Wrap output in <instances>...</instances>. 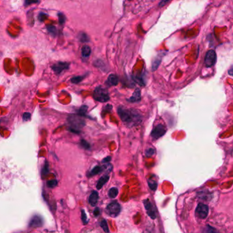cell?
I'll return each instance as SVG.
<instances>
[{"label":"cell","instance_id":"6da1fadb","mask_svg":"<svg viewBox=\"0 0 233 233\" xmlns=\"http://www.w3.org/2000/svg\"><path fill=\"white\" fill-rule=\"evenodd\" d=\"M118 114L122 121L128 125H137L141 121V116L139 113L134 110L119 107L118 109Z\"/></svg>","mask_w":233,"mask_h":233},{"label":"cell","instance_id":"7a4b0ae2","mask_svg":"<svg viewBox=\"0 0 233 233\" xmlns=\"http://www.w3.org/2000/svg\"><path fill=\"white\" fill-rule=\"evenodd\" d=\"M68 130L75 134H79L81 130L85 125V121L80 114H70L68 117Z\"/></svg>","mask_w":233,"mask_h":233},{"label":"cell","instance_id":"3957f363","mask_svg":"<svg viewBox=\"0 0 233 233\" xmlns=\"http://www.w3.org/2000/svg\"><path fill=\"white\" fill-rule=\"evenodd\" d=\"M93 97L95 100L100 102H106L110 99L108 91L102 86H98L95 89L93 93Z\"/></svg>","mask_w":233,"mask_h":233},{"label":"cell","instance_id":"277c9868","mask_svg":"<svg viewBox=\"0 0 233 233\" xmlns=\"http://www.w3.org/2000/svg\"><path fill=\"white\" fill-rule=\"evenodd\" d=\"M106 211L110 216L117 217L121 211L120 204L117 201H113L108 204L107 207H106Z\"/></svg>","mask_w":233,"mask_h":233},{"label":"cell","instance_id":"5b68a950","mask_svg":"<svg viewBox=\"0 0 233 233\" xmlns=\"http://www.w3.org/2000/svg\"><path fill=\"white\" fill-rule=\"evenodd\" d=\"M217 61V55L215 52V50H209L206 54L204 59V62L205 65L207 68H210L215 64Z\"/></svg>","mask_w":233,"mask_h":233},{"label":"cell","instance_id":"8992f818","mask_svg":"<svg viewBox=\"0 0 233 233\" xmlns=\"http://www.w3.org/2000/svg\"><path fill=\"white\" fill-rule=\"evenodd\" d=\"M166 132H167V130H166L164 126L162 124H159L156 125V127L153 129L151 133V136L153 139L157 140L160 139V137L163 136L166 134Z\"/></svg>","mask_w":233,"mask_h":233},{"label":"cell","instance_id":"52a82bcc","mask_svg":"<svg viewBox=\"0 0 233 233\" xmlns=\"http://www.w3.org/2000/svg\"><path fill=\"white\" fill-rule=\"evenodd\" d=\"M209 213V207L207 205L204 204H199L196 209V215L199 218L204 219L207 218Z\"/></svg>","mask_w":233,"mask_h":233},{"label":"cell","instance_id":"ba28073f","mask_svg":"<svg viewBox=\"0 0 233 233\" xmlns=\"http://www.w3.org/2000/svg\"><path fill=\"white\" fill-rule=\"evenodd\" d=\"M69 66L70 64H68V63L60 61V62L56 63V64H53L51 68H52V70L55 73L57 74H60L63 72V71L68 70L69 68Z\"/></svg>","mask_w":233,"mask_h":233},{"label":"cell","instance_id":"9c48e42d","mask_svg":"<svg viewBox=\"0 0 233 233\" xmlns=\"http://www.w3.org/2000/svg\"><path fill=\"white\" fill-rule=\"evenodd\" d=\"M143 204L145 205L146 210H147V214L150 217H151V219H153V220L156 219V215L155 209H154L151 203L150 202V200H148V199L145 200L144 202H143Z\"/></svg>","mask_w":233,"mask_h":233},{"label":"cell","instance_id":"30bf717a","mask_svg":"<svg viewBox=\"0 0 233 233\" xmlns=\"http://www.w3.org/2000/svg\"><path fill=\"white\" fill-rule=\"evenodd\" d=\"M43 225V220L40 216L35 215L31 219L29 222V226L31 228H38Z\"/></svg>","mask_w":233,"mask_h":233},{"label":"cell","instance_id":"8fae6325","mask_svg":"<svg viewBox=\"0 0 233 233\" xmlns=\"http://www.w3.org/2000/svg\"><path fill=\"white\" fill-rule=\"evenodd\" d=\"M141 100V93L140 90L139 89H136L134 91L132 96L128 100V102H132V103H135V102H140Z\"/></svg>","mask_w":233,"mask_h":233},{"label":"cell","instance_id":"7c38bea8","mask_svg":"<svg viewBox=\"0 0 233 233\" xmlns=\"http://www.w3.org/2000/svg\"><path fill=\"white\" fill-rule=\"evenodd\" d=\"M106 82L109 86H115L119 82V78H118L117 75L111 74L109 76L108 79Z\"/></svg>","mask_w":233,"mask_h":233},{"label":"cell","instance_id":"4fadbf2b","mask_svg":"<svg viewBox=\"0 0 233 233\" xmlns=\"http://www.w3.org/2000/svg\"><path fill=\"white\" fill-rule=\"evenodd\" d=\"M98 198H99V196H98V193L96 191H93L91 195L89 196V204L92 205V207H95L96 205Z\"/></svg>","mask_w":233,"mask_h":233},{"label":"cell","instance_id":"5bb4252c","mask_svg":"<svg viewBox=\"0 0 233 233\" xmlns=\"http://www.w3.org/2000/svg\"><path fill=\"white\" fill-rule=\"evenodd\" d=\"M109 175H104V176H102L101 178L99 179V181H98V182L97 183V185H96V188L98 189H100L102 187L104 186V185L107 182V181H109Z\"/></svg>","mask_w":233,"mask_h":233},{"label":"cell","instance_id":"9a60e30c","mask_svg":"<svg viewBox=\"0 0 233 233\" xmlns=\"http://www.w3.org/2000/svg\"><path fill=\"white\" fill-rule=\"evenodd\" d=\"M104 168V167H100V166H96V167H95L92 171H91L89 173V177H92L93 175H98V174L100 173L102 171H103Z\"/></svg>","mask_w":233,"mask_h":233},{"label":"cell","instance_id":"2e32d148","mask_svg":"<svg viewBox=\"0 0 233 233\" xmlns=\"http://www.w3.org/2000/svg\"><path fill=\"white\" fill-rule=\"evenodd\" d=\"M162 56H161V55H158V56H157L155 60H154L153 61V63H152V70L154 71V70H156L157 69V68H158L160 63H161V61H162Z\"/></svg>","mask_w":233,"mask_h":233},{"label":"cell","instance_id":"e0dca14e","mask_svg":"<svg viewBox=\"0 0 233 233\" xmlns=\"http://www.w3.org/2000/svg\"><path fill=\"white\" fill-rule=\"evenodd\" d=\"M81 53L83 57H88L90 56L91 55V48L87 46V45H85L82 46V50H81Z\"/></svg>","mask_w":233,"mask_h":233},{"label":"cell","instance_id":"ac0fdd59","mask_svg":"<svg viewBox=\"0 0 233 233\" xmlns=\"http://www.w3.org/2000/svg\"><path fill=\"white\" fill-rule=\"evenodd\" d=\"M118 195V189L117 188H112L109 189V196L110 198L114 199Z\"/></svg>","mask_w":233,"mask_h":233},{"label":"cell","instance_id":"d6986e66","mask_svg":"<svg viewBox=\"0 0 233 233\" xmlns=\"http://www.w3.org/2000/svg\"><path fill=\"white\" fill-rule=\"evenodd\" d=\"M133 79L140 85H145L144 77H143V75H136V76L134 77Z\"/></svg>","mask_w":233,"mask_h":233},{"label":"cell","instance_id":"ffe728a7","mask_svg":"<svg viewBox=\"0 0 233 233\" xmlns=\"http://www.w3.org/2000/svg\"><path fill=\"white\" fill-rule=\"evenodd\" d=\"M148 184H149V188H151V189H152L153 191L156 190L157 187V183L155 180L151 179H149L148 180Z\"/></svg>","mask_w":233,"mask_h":233},{"label":"cell","instance_id":"44dd1931","mask_svg":"<svg viewBox=\"0 0 233 233\" xmlns=\"http://www.w3.org/2000/svg\"><path fill=\"white\" fill-rule=\"evenodd\" d=\"M49 172V163L47 162H45V164L44 165V167H43L42 170V176L45 177L47 175H48Z\"/></svg>","mask_w":233,"mask_h":233},{"label":"cell","instance_id":"7402d4cb","mask_svg":"<svg viewBox=\"0 0 233 233\" xmlns=\"http://www.w3.org/2000/svg\"><path fill=\"white\" fill-rule=\"evenodd\" d=\"M85 78V76H77L71 78V82H73L74 84H78L81 82Z\"/></svg>","mask_w":233,"mask_h":233},{"label":"cell","instance_id":"603a6c76","mask_svg":"<svg viewBox=\"0 0 233 233\" xmlns=\"http://www.w3.org/2000/svg\"><path fill=\"white\" fill-rule=\"evenodd\" d=\"M87 109H88V107L86 105H82L81 107L79 109L78 114H80V115H81L82 117H85V114L87 113Z\"/></svg>","mask_w":233,"mask_h":233},{"label":"cell","instance_id":"cb8c5ba5","mask_svg":"<svg viewBox=\"0 0 233 233\" xmlns=\"http://www.w3.org/2000/svg\"><path fill=\"white\" fill-rule=\"evenodd\" d=\"M100 226L103 228V230L104 232H109V226H108V224H107V222H106V220H102V222H100Z\"/></svg>","mask_w":233,"mask_h":233},{"label":"cell","instance_id":"d4e9b609","mask_svg":"<svg viewBox=\"0 0 233 233\" xmlns=\"http://www.w3.org/2000/svg\"><path fill=\"white\" fill-rule=\"evenodd\" d=\"M79 40L82 42H89V38L85 34L82 33L79 35Z\"/></svg>","mask_w":233,"mask_h":233},{"label":"cell","instance_id":"484cf974","mask_svg":"<svg viewBox=\"0 0 233 233\" xmlns=\"http://www.w3.org/2000/svg\"><path fill=\"white\" fill-rule=\"evenodd\" d=\"M57 185V181L55 180V179L49 181L48 182H47V185H48V187L50 188H53L55 187H56Z\"/></svg>","mask_w":233,"mask_h":233},{"label":"cell","instance_id":"4316f807","mask_svg":"<svg viewBox=\"0 0 233 233\" xmlns=\"http://www.w3.org/2000/svg\"><path fill=\"white\" fill-rule=\"evenodd\" d=\"M81 145L85 149H89L90 148L89 143H88V142H87L85 140H81Z\"/></svg>","mask_w":233,"mask_h":233},{"label":"cell","instance_id":"83f0119b","mask_svg":"<svg viewBox=\"0 0 233 233\" xmlns=\"http://www.w3.org/2000/svg\"><path fill=\"white\" fill-rule=\"evenodd\" d=\"M81 217H82V222H83V224H87V222H88V219H87V218L86 213H85V212L84 210H82Z\"/></svg>","mask_w":233,"mask_h":233},{"label":"cell","instance_id":"f1b7e54d","mask_svg":"<svg viewBox=\"0 0 233 233\" xmlns=\"http://www.w3.org/2000/svg\"><path fill=\"white\" fill-rule=\"evenodd\" d=\"M154 153H155V151H154L153 149H151V148L147 149L145 151V155L147 157L152 156L153 155H154Z\"/></svg>","mask_w":233,"mask_h":233},{"label":"cell","instance_id":"f546056e","mask_svg":"<svg viewBox=\"0 0 233 233\" xmlns=\"http://www.w3.org/2000/svg\"><path fill=\"white\" fill-rule=\"evenodd\" d=\"M47 29H48V31H49V33L51 34L52 35H55L56 34V32H57V29L54 26H48V27H47Z\"/></svg>","mask_w":233,"mask_h":233},{"label":"cell","instance_id":"4dcf8cb0","mask_svg":"<svg viewBox=\"0 0 233 233\" xmlns=\"http://www.w3.org/2000/svg\"><path fill=\"white\" fill-rule=\"evenodd\" d=\"M31 119V114L29 113H25L23 115V119L25 121H27Z\"/></svg>","mask_w":233,"mask_h":233},{"label":"cell","instance_id":"1f68e13d","mask_svg":"<svg viewBox=\"0 0 233 233\" xmlns=\"http://www.w3.org/2000/svg\"><path fill=\"white\" fill-rule=\"evenodd\" d=\"M38 2V0H25V4L26 6H29L31 3H37Z\"/></svg>","mask_w":233,"mask_h":233},{"label":"cell","instance_id":"d6a6232c","mask_svg":"<svg viewBox=\"0 0 233 233\" xmlns=\"http://www.w3.org/2000/svg\"><path fill=\"white\" fill-rule=\"evenodd\" d=\"M59 20H60V23H61H61H64V21H65L64 16L63 15V14H59Z\"/></svg>","mask_w":233,"mask_h":233},{"label":"cell","instance_id":"836d02e7","mask_svg":"<svg viewBox=\"0 0 233 233\" xmlns=\"http://www.w3.org/2000/svg\"><path fill=\"white\" fill-rule=\"evenodd\" d=\"M94 213V215L95 216H98V215H99L100 214V210H99V209H98V208H96V209H95V210H94V211H93Z\"/></svg>","mask_w":233,"mask_h":233},{"label":"cell","instance_id":"e575fe53","mask_svg":"<svg viewBox=\"0 0 233 233\" xmlns=\"http://www.w3.org/2000/svg\"><path fill=\"white\" fill-rule=\"evenodd\" d=\"M171 0H162V2L160 3V6H164L166 3H167Z\"/></svg>","mask_w":233,"mask_h":233},{"label":"cell","instance_id":"d590c367","mask_svg":"<svg viewBox=\"0 0 233 233\" xmlns=\"http://www.w3.org/2000/svg\"><path fill=\"white\" fill-rule=\"evenodd\" d=\"M110 160H111V157H110V156H108L107 157H106V158H104L103 160V161H102V162H103V163H104V162H109Z\"/></svg>","mask_w":233,"mask_h":233},{"label":"cell","instance_id":"8d00e7d4","mask_svg":"<svg viewBox=\"0 0 233 233\" xmlns=\"http://www.w3.org/2000/svg\"><path fill=\"white\" fill-rule=\"evenodd\" d=\"M228 74H230V75H231V76H233V68L228 71Z\"/></svg>","mask_w":233,"mask_h":233}]
</instances>
